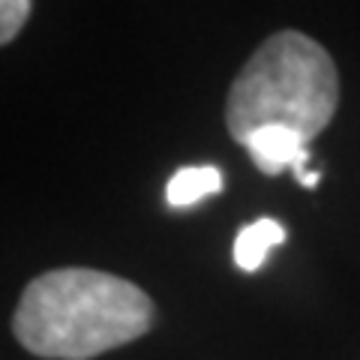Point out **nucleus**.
Wrapping results in <instances>:
<instances>
[{
  "instance_id": "obj_3",
  "label": "nucleus",
  "mask_w": 360,
  "mask_h": 360,
  "mask_svg": "<svg viewBox=\"0 0 360 360\" xmlns=\"http://www.w3.org/2000/svg\"><path fill=\"white\" fill-rule=\"evenodd\" d=\"M307 139L300 132L288 129V127H262L255 129L250 139L243 141V148L250 150L255 168L267 177L283 174L285 168H291L297 177V184L309 174V150H307Z\"/></svg>"
},
{
  "instance_id": "obj_2",
  "label": "nucleus",
  "mask_w": 360,
  "mask_h": 360,
  "mask_svg": "<svg viewBox=\"0 0 360 360\" xmlns=\"http://www.w3.org/2000/svg\"><path fill=\"white\" fill-rule=\"evenodd\" d=\"M340 105V72L312 37L279 30L267 37L238 72L225 99V127L246 141L262 127H288L312 141Z\"/></svg>"
},
{
  "instance_id": "obj_4",
  "label": "nucleus",
  "mask_w": 360,
  "mask_h": 360,
  "mask_svg": "<svg viewBox=\"0 0 360 360\" xmlns=\"http://www.w3.org/2000/svg\"><path fill=\"white\" fill-rule=\"evenodd\" d=\"M222 186H225V180L217 165H186V168H177L172 180H168L165 201H168V207L184 210V207L198 205L201 198L222 193Z\"/></svg>"
},
{
  "instance_id": "obj_6",
  "label": "nucleus",
  "mask_w": 360,
  "mask_h": 360,
  "mask_svg": "<svg viewBox=\"0 0 360 360\" xmlns=\"http://www.w3.org/2000/svg\"><path fill=\"white\" fill-rule=\"evenodd\" d=\"M33 13V4H27V0H4L0 4V42L9 45L13 42L21 27L27 25V18Z\"/></svg>"
},
{
  "instance_id": "obj_1",
  "label": "nucleus",
  "mask_w": 360,
  "mask_h": 360,
  "mask_svg": "<svg viewBox=\"0 0 360 360\" xmlns=\"http://www.w3.org/2000/svg\"><path fill=\"white\" fill-rule=\"evenodd\" d=\"M153 328V300L129 279L90 267L37 276L21 295L13 333L37 357L90 360Z\"/></svg>"
},
{
  "instance_id": "obj_5",
  "label": "nucleus",
  "mask_w": 360,
  "mask_h": 360,
  "mask_svg": "<svg viewBox=\"0 0 360 360\" xmlns=\"http://www.w3.org/2000/svg\"><path fill=\"white\" fill-rule=\"evenodd\" d=\"M285 240V229L276 219H258L252 225H243L234 238V264L246 274L262 270L267 252Z\"/></svg>"
}]
</instances>
